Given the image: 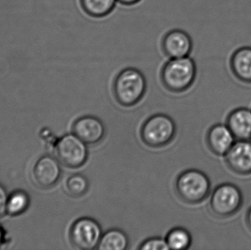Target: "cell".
<instances>
[{
    "label": "cell",
    "instance_id": "6da1fadb",
    "mask_svg": "<svg viewBox=\"0 0 251 250\" xmlns=\"http://www.w3.org/2000/svg\"><path fill=\"white\" fill-rule=\"evenodd\" d=\"M197 76L196 63L190 57L170 59L162 67L160 77L170 92L180 93L191 88Z\"/></svg>",
    "mask_w": 251,
    "mask_h": 250
},
{
    "label": "cell",
    "instance_id": "7a4b0ae2",
    "mask_svg": "<svg viewBox=\"0 0 251 250\" xmlns=\"http://www.w3.org/2000/svg\"><path fill=\"white\" fill-rule=\"evenodd\" d=\"M147 83L144 75L138 69L126 68L118 73L113 85L115 99L120 105L131 107L144 97Z\"/></svg>",
    "mask_w": 251,
    "mask_h": 250
},
{
    "label": "cell",
    "instance_id": "3957f363",
    "mask_svg": "<svg viewBox=\"0 0 251 250\" xmlns=\"http://www.w3.org/2000/svg\"><path fill=\"white\" fill-rule=\"evenodd\" d=\"M175 190L182 202L196 205L210 195L211 182L203 172L196 169L185 170L176 179Z\"/></svg>",
    "mask_w": 251,
    "mask_h": 250
},
{
    "label": "cell",
    "instance_id": "277c9868",
    "mask_svg": "<svg viewBox=\"0 0 251 250\" xmlns=\"http://www.w3.org/2000/svg\"><path fill=\"white\" fill-rule=\"evenodd\" d=\"M176 134L175 122L170 116L156 114L148 118L140 129V137L145 145L152 148L167 146Z\"/></svg>",
    "mask_w": 251,
    "mask_h": 250
},
{
    "label": "cell",
    "instance_id": "5b68a950",
    "mask_svg": "<svg viewBox=\"0 0 251 250\" xmlns=\"http://www.w3.org/2000/svg\"><path fill=\"white\" fill-rule=\"evenodd\" d=\"M243 201V193L238 186L231 183H221L211 195L209 208L218 218H229L240 211Z\"/></svg>",
    "mask_w": 251,
    "mask_h": 250
},
{
    "label": "cell",
    "instance_id": "8992f818",
    "mask_svg": "<svg viewBox=\"0 0 251 250\" xmlns=\"http://www.w3.org/2000/svg\"><path fill=\"white\" fill-rule=\"evenodd\" d=\"M54 152L60 164L71 169L85 165L89 157L88 145L74 133L60 137L56 142Z\"/></svg>",
    "mask_w": 251,
    "mask_h": 250
},
{
    "label": "cell",
    "instance_id": "52a82bcc",
    "mask_svg": "<svg viewBox=\"0 0 251 250\" xmlns=\"http://www.w3.org/2000/svg\"><path fill=\"white\" fill-rule=\"evenodd\" d=\"M102 235L100 223L91 217L76 220L71 226L69 233L72 246L80 250L97 249Z\"/></svg>",
    "mask_w": 251,
    "mask_h": 250
},
{
    "label": "cell",
    "instance_id": "ba28073f",
    "mask_svg": "<svg viewBox=\"0 0 251 250\" xmlns=\"http://www.w3.org/2000/svg\"><path fill=\"white\" fill-rule=\"evenodd\" d=\"M61 176L60 162L51 156L40 157L32 168V181L38 187L42 189H50L55 186Z\"/></svg>",
    "mask_w": 251,
    "mask_h": 250
},
{
    "label": "cell",
    "instance_id": "9c48e42d",
    "mask_svg": "<svg viewBox=\"0 0 251 250\" xmlns=\"http://www.w3.org/2000/svg\"><path fill=\"white\" fill-rule=\"evenodd\" d=\"M73 133L88 145L100 143L106 135L103 122L98 117L85 115L75 120L72 126Z\"/></svg>",
    "mask_w": 251,
    "mask_h": 250
},
{
    "label": "cell",
    "instance_id": "30bf717a",
    "mask_svg": "<svg viewBox=\"0 0 251 250\" xmlns=\"http://www.w3.org/2000/svg\"><path fill=\"white\" fill-rule=\"evenodd\" d=\"M228 168L240 176L251 175V140H236L224 156Z\"/></svg>",
    "mask_w": 251,
    "mask_h": 250
},
{
    "label": "cell",
    "instance_id": "8fae6325",
    "mask_svg": "<svg viewBox=\"0 0 251 250\" xmlns=\"http://www.w3.org/2000/svg\"><path fill=\"white\" fill-rule=\"evenodd\" d=\"M162 49L170 59L188 57L193 49V41L184 31L173 29L162 38Z\"/></svg>",
    "mask_w": 251,
    "mask_h": 250
},
{
    "label": "cell",
    "instance_id": "7c38bea8",
    "mask_svg": "<svg viewBox=\"0 0 251 250\" xmlns=\"http://www.w3.org/2000/svg\"><path fill=\"white\" fill-rule=\"evenodd\" d=\"M236 138L226 125H213L206 135V142L214 155L224 157L236 142Z\"/></svg>",
    "mask_w": 251,
    "mask_h": 250
},
{
    "label": "cell",
    "instance_id": "4fadbf2b",
    "mask_svg": "<svg viewBox=\"0 0 251 250\" xmlns=\"http://www.w3.org/2000/svg\"><path fill=\"white\" fill-rule=\"evenodd\" d=\"M229 68L231 74L239 82L251 85V46L234 50L230 57Z\"/></svg>",
    "mask_w": 251,
    "mask_h": 250
},
{
    "label": "cell",
    "instance_id": "5bb4252c",
    "mask_svg": "<svg viewBox=\"0 0 251 250\" xmlns=\"http://www.w3.org/2000/svg\"><path fill=\"white\" fill-rule=\"evenodd\" d=\"M226 125L237 140L251 139V110L240 107L227 116Z\"/></svg>",
    "mask_w": 251,
    "mask_h": 250
},
{
    "label": "cell",
    "instance_id": "9a60e30c",
    "mask_svg": "<svg viewBox=\"0 0 251 250\" xmlns=\"http://www.w3.org/2000/svg\"><path fill=\"white\" fill-rule=\"evenodd\" d=\"M129 245V239L126 233L120 229L113 228L103 233L99 250H126Z\"/></svg>",
    "mask_w": 251,
    "mask_h": 250
},
{
    "label": "cell",
    "instance_id": "2e32d148",
    "mask_svg": "<svg viewBox=\"0 0 251 250\" xmlns=\"http://www.w3.org/2000/svg\"><path fill=\"white\" fill-rule=\"evenodd\" d=\"M85 13L93 18H103L110 14L118 0H79Z\"/></svg>",
    "mask_w": 251,
    "mask_h": 250
},
{
    "label": "cell",
    "instance_id": "e0dca14e",
    "mask_svg": "<svg viewBox=\"0 0 251 250\" xmlns=\"http://www.w3.org/2000/svg\"><path fill=\"white\" fill-rule=\"evenodd\" d=\"M90 183L88 178L82 173H75L66 181L65 189L68 195L78 198L86 195L89 190Z\"/></svg>",
    "mask_w": 251,
    "mask_h": 250
},
{
    "label": "cell",
    "instance_id": "ac0fdd59",
    "mask_svg": "<svg viewBox=\"0 0 251 250\" xmlns=\"http://www.w3.org/2000/svg\"><path fill=\"white\" fill-rule=\"evenodd\" d=\"M165 240L170 250H186L192 245L191 235L183 227H175L170 230Z\"/></svg>",
    "mask_w": 251,
    "mask_h": 250
},
{
    "label": "cell",
    "instance_id": "d6986e66",
    "mask_svg": "<svg viewBox=\"0 0 251 250\" xmlns=\"http://www.w3.org/2000/svg\"><path fill=\"white\" fill-rule=\"evenodd\" d=\"M30 204L28 194L25 191L16 190L10 194L7 199V213L10 216H18L27 210Z\"/></svg>",
    "mask_w": 251,
    "mask_h": 250
},
{
    "label": "cell",
    "instance_id": "ffe728a7",
    "mask_svg": "<svg viewBox=\"0 0 251 250\" xmlns=\"http://www.w3.org/2000/svg\"><path fill=\"white\" fill-rule=\"evenodd\" d=\"M137 249L140 250H169L165 239L162 238H149L140 244Z\"/></svg>",
    "mask_w": 251,
    "mask_h": 250
},
{
    "label": "cell",
    "instance_id": "44dd1931",
    "mask_svg": "<svg viewBox=\"0 0 251 250\" xmlns=\"http://www.w3.org/2000/svg\"><path fill=\"white\" fill-rule=\"evenodd\" d=\"M9 195L4 186L0 183V217L7 213V203Z\"/></svg>",
    "mask_w": 251,
    "mask_h": 250
},
{
    "label": "cell",
    "instance_id": "7402d4cb",
    "mask_svg": "<svg viewBox=\"0 0 251 250\" xmlns=\"http://www.w3.org/2000/svg\"><path fill=\"white\" fill-rule=\"evenodd\" d=\"M140 1V0H118V1H119L121 4L127 6L134 5Z\"/></svg>",
    "mask_w": 251,
    "mask_h": 250
},
{
    "label": "cell",
    "instance_id": "603a6c76",
    "mask_svg": "<svg viewBox=\"0 0 251 250\" xmlns=\"http://www.w3.org/2000/svg\"><path fill=\"white\" fill-rule=\"evenodd\" d=\"M246 222L248 227H249V230L251 231V206L248 210L247 213H246Z\"/></svg>",
    "mask_w": 251,
    "mask_h": 250
},
{
    "label": "cell",
    "instance_id": "cb8c5ba5",
    "mask_svg": "<svg viewBox=\"0 0 251 250\" xmlns=\"http://www.w3.org/2000/svg\"><path fill=\"white\" fill-rule=\"evenodd\" d=\"M4 240V230H3V227H1V225H0V246H1L2 245L3 242Z\"/></svg>",
    "mask_w": 251,
    "mask_h": 250
},
{
    "label": "cell",
    "instance_id": "d4e9b609",
    "mask_svg": "<svg viewBox=\"0 0 251 250\" xmlns=\"http://www.w3.org/2000/svg\"></svg>",
    "mask_w": 251,
    "mask_h": 250
}]
</instances>
